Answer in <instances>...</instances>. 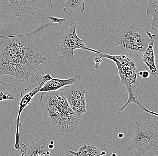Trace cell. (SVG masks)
<instances>
[{
    "instance_id": "6da1fadb",
    "label": "cell",
    "mask_w": 158,
    "mask_h": 156,
    "mask_svg": "<svg viewBox=\"0 0 158 156\" xmlns=\"http://www.w3.org/2000/svg\"><path fill=\"white\" fill-rule=\"evenodd\" d=\"M46 59L32 37L23 33H11L0 41V77L11 76L20 82L28 81Z\"/></svg>"
},
{
    "instance_id": "7a4b0ae2",
    "label": "cell",
    "mask_w": 158,
    "mask_h": 156,
    "mask_svg": "<svg viewBox=\"0 0 158 156\" xmlns=\"http://www.w3.org/2000/svg\"><path fill=\"white\" fill-rule=\"evenodd\" d=\"M140 54L136 52H125L118 56L102 52L98 54L102 58L111 60L115 63L118 69L121 84L128 92V100L123 106L118 108V111H123L128 104L134 103L144 111L158 116L157 113L148 110L140 103L139 101L142 95V87L143 85L142 77L139 76V73L144 70L145 68V64L142 62Z\"/></svg>"
},
{
    "instance_id": "3957f363",
    "label": "cell",
    "mask_w": 158,
    "mask_h": 156,
    "mask_svg": "<svg viewBox=\"0 0 158 156\" xmlns=\"http://www.w3.org/2000/svg\"><path fill=\"white\" fill-rule=\"evenodd\" d=\"M39 102L55 135L67 136L77 130L82 116L72 110L62 91L43 92Z\"/></svg>"
},
{
    "instance_id": "277c9868",
    "label": "cell",
    "mask_w": 158,
    "mask_h": 156,
    "mask_svg": "<svg viewBox=\"0 0 158 156\" xmlns=\"http://www.w3.org/2000/svg\"><path fill=\"white\" fill-rule=\"evenodd\" d=\"M137 156H154L158 154V129L154 124L135 122L133 137L126 148Z\"/></svg>"
},
{
    "instance_id": "5b68a950",
    "label": "cell",
    "mask_w": 158,
    "mask_h": 156,
    "mask_svg": "<svg viewBox=\"0 0 158 156\" xmlns=\"http://www.w3.org/2000/svg\"><path fill=\"white\" fill-rule=\"evenodd\" d=\"M154 36L156 35L147 29L131 25L117 33L115 45H119L125 52L143 53Z\"/></svg>"
},
{
    "instance_id": "8992f818",
    "label": "cell",
    "mask_w": 158,
    "mask_h": 156,
    "mask_svg": "<svg viewBox=\"0 0 158 156\" xmlns=\"http://www.w3.org/2000/svg\"><path fill=\"white\" fill-rule=\"evenodd\" d=\"M77 23H73L65 27L64 32L59 38L60 44L57 46V50L59 57L64 59L66 64L69 66L77 63L76 56L74 53L75 50H88L97 54L100 53L98 50L85 46V40L80 38L77 35Z\"/></svg>"
},
{
    "instance_id": "52a82bcc",
    "label": "cell",
    "mask_w": 158,
    "mask_h": 156,
    "mask_svg": "<svg viewBox=\"0 0 158 156\" xmlns=\"http://www.w3.org/2000/svg\"><path fill=\"white\" fill-rule=\"evenodd\" d=\"M62 91L74 112L81 116L87 112L85 95L87 89L83 83L78 82L65 86Z\"/></svg>"
},
{
    "instance_id": "ba28073f",
    "label": "cell",
    "mask_w": 158,
    "mask_h": 156,
    "mask_svg": "<svg viewBox=\"0 0 158 156\" xmlns=\"http://www.w3.org/2000/svg\"><path fill=\"white\" fill-rule=\"evenodd\" d=\"M44 0H0V8L6 13L25 17L38 11Z\"/></svg>"
},
{
    "instance_id": "9c48e42d",
    "label": "cell",
    "mask_w": 158,
    "mask_h": 156,
    "mask_svg": "<svg viewBox=\"0 0 158 156\" xmlns=\"http://www.w3.org/2000/svg\"><path fill=\"white\" fill-rule=\"evenodd\" d=\"M42 86L40 85L32 84L25 89L23 91L20 95L19 105L18 113L16 119L14 121L15 126V141L14 148L17 150H21V148L20 145L19 128L22 126V123L20 121V117L22 112L24 110L30 103L31 101L35 95L39 92V90Z\"/></svg>"
},
{
    "instance_id": "30bf717a",
    "label": "cell",
    "mask_w": 158,
    "mask_h": 156,
    "mask_svg": "<svg viewBox=\"0 0 158 156\" xmlns=\"http://www.w3.org/2000/svg\"><path fill=\"white\" fill-rule=\"evenodd\" d=\"M50 143L43 134H40L35 137L28 147H26L22 156H51Z\"/></svg>"
},
{
    "instance_id": "8fae6325",
    "label": "cell",
    "mask_w": 158,
    "mask_h": 156,
    "mask_svg": "<svg viewBox=\"0 0 158 156\" xmlns=\"http://www.w3.org/2000/svg\"><path fill=\"white\" fill-rule=\"evenodd\" d=\"M81 76L77 75L66 79H62L52 78L40 88L39 92H43L54 91L59 90L66 86L70 85L75 83L80 82Z\"/></svg>"
},
{
    "instance_id": "7c38bea8",
    "label": "cell",
    "mask_w": 158,
    "mask_h": 156,
    "mask_svg": "<svg viewBox=\"0 0 158 156\" xmlns=\"http://www.w3.org/2000/svg\"><path fill=\"white\" fill-rule=\"evenodd\" d=\"M155 40L154 38L151 40L148 47L143 53L141 60L143 64L149 68L150 74L154 78L158 76V70L155 64V56L154 52V45Z\"/></svg>"
},
{
    "instance_id": "4fadbf2b",
    "label": "cell",
    "mask_w": 158,
    "mask_h": 156,
    "mask_svg": "<svg viewBox=\"0 0 158 156\" xmlns=\"http://www.w3.org/2000/svg\"><path fill=\"white\" fill-rule=\"evenodd\" d=\"M69 153L76 156H100L102 151L92 143H85L78 146L77 152L69 150Z\"/></svg>"
},
{
    "instance_id": "5bb4252c",
    "label": "cell",
    "mask_w": 158,
    "mask_h": 156,
    "mask_svg": "<svg viewBox=\"0 0 158 156\" xmlns=\"http://www.w3.org/2000/svg\"><path fill=\"white\" fill-rule=\"evenodd\" d=\"M16 88L10 84L0 81V102L6 100H16Z\"/></svg>"
},
{
    "instance_id": "9a60e30c",
    "label": "cell",
    "mask_w": 158,
    "mask_h": 156,
    "mask_svg": "<svg viewBox=\"0 0 158 156\" xmlns=\"http://www.w3.org/2000/svg\"><path fill=\"white\" fill-rule=\"evenodd\" d=\"M148 7L146 14L148 16H152L151 28L153 30H157L158 27V0H148Z\"/></svg>"
},
{
    "instance_id": "2e32d148",
    "label": "cell",
    "mask_w": 158,
    "mask_h": 156,
    "mask_svg": "<svg viewBox=\"0 0 158 156\" xmlns=\"http://www.w3.org/2000/svg\"><path fill=\"white\" fill-rule=\"evenodd\" d=\"M64 11L71 15L77 11H83L85 9V0H64Z\"/></svg>"
},
{
    "instance_id": "e0dca14e",
    "label": "cell",
    "mask_w": 158,
    "mask_h": 156,
    "mask_svg": "<svg viewBox=\"0 0 158 156\" xmlns=\"http://www.w3.org/2000/svg\"><path fill=\"white\" fill-rule=\"evenodd\" d=\"M52 27V23L49 21L45 20L41 23L39 26L33 30H31L25 35L31 37L33 36H43L49 31Z\"/></svg>"
},
{
    "instance_id": "ac0fdd59",
    "label": "cell",
    "mask_w": 158,
    "mask_h": 156,
    "mask_svg": "<svg viewBox=\"0 0 158 156\" xmlns=\"http://www.w3.org/2000/svg\"><path fill=\"white\" fill-rule=\"evenodd\" d=\"M52 79V77L50 74H47L44 75H40L36 77V80L37 81L38 84L43 86L45 83Z\"/></svg>"
},
{
    "instance_id": "d6986e66",
    "label": "cell",
    "mask_w": 158,
    "mask_h": 156,
    "mask_svg": "<svg viewBox=\"0 0 158 156\" xmlns=\"http://www.w3.org/2000/svg\"><path fill=\"white\" fill-rule=\"evenodd\" d=\"M48 19L51 23H56L62 25L66 22V18H61L49 16Z\"/></svg>"
},
{
    "instance_id": "ffe728a7",
    "label": "cell",
    "mask_w": 158,
    "mask_h": 156,
    "mask_svg": "<svg viewBox=\"0 0 158 156\" xmlns=\"http://www.w3.org/2000/svg\"><path fill=\"white\" fill-rule=\"evenodd\" d=\"M102 58L101 57L99 56H95L94 57V61L95 63L94 68L96 70L98 69L99 66L103 62Z\"/></svg>"
},
{
    "instance_id": "44dd1931",
    "label": "cell",
    "mask_w": 158,
    "mask_h": 156,
    "mask_svg": "<svg viewBox=\"0 0 158 156\" xmlns=\"http://www.w3.org/2000/svg\"><path fill=\"white\" fill-rule=\"evenodd\" d=\"M150 73L147 70H143V74L141 76L143 79H148L150 77Z\"/></svg>"
},
{
    "instance_id": "7402d4cb",
    "label": "cell",
    "mask_w": 158,
    "mask_h": 156,
    "mask_svg": "<svg viewBox=\"0 0 158 156\" xmlns=\"http://www.w3.org/2000/svg\"><path fill=\"white\" fill-rule=\"evenodd\" d=\"M118 137L120 139H122V138L124 137V134L123 133H119V134H118Z\"/></svg>"
},
{
    "instance_id": "603a6c76",
    "label": "cell",
    "mask_w": 158,
    "mask_h": 156,
    "mask_svg": "<svg viewBox=\"0 0 158 156\" xmlns=\"http://www.w3.org/2000/svg\"><path fill=\"white\" fill-rule=\"evenodd\" d=\"M105 155L106 152L104 151H102L101 153V156H104Z\"/></svg>"
},
{
    "instance_id": "cb8c5ba5",
    "label": "cell",
    "mask_w": 158,
    "mask_h": 156,
    "mask_svg": "<svg viewBox=\"0 0 158 156\" xmlns=\"http://www.w3.org/2000/svg\"><path fill=\"white\" fill-rule=\"evenodd\" d=\"M6 37V36H2L0 35V38H5Z\"/></svg>"
},
{
    "instance_id": "d4e9b609",
    "label": "cell",
    "mask_w": 158,
    "mask_h": 156,
    "mask_svg": "<svg viewBox=\"0 0 158 156\" xmlns=\"http://www.w3.org/2000/svg\"><path fill=\"white\" fill-rule=\"evenodd\" d=\"M112 156H116V154H115V152H114L112 153V154H111Z\"/></svg>"
}]
</instances>
